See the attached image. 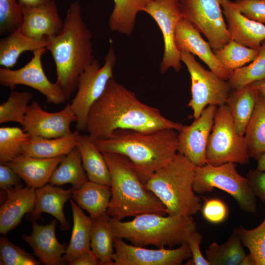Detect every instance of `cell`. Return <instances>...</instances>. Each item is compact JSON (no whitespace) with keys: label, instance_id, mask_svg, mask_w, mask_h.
Here are the masks:
<instances>
[{"label":"cell","instance_id":"6da1fadb","mask_svg":"<svg viewBox=\"0 0 265 265\" xmlns=\"http://www.w3.org/2000/svg\"><path fill=\"white\" fill-rule=\"evenodd\" d=\"M183 126L165 118L158 108L141 102L112 78L89 110L86 131L95 141L109 138L120 129L150 132L173 129L179 132Z\"/></svg>","mask_w":265,"mask_h":265},{"label":"cell","instance_id":"7a4b0ae2","mask_svg":"<svg viewBox=\"0 0 265 265\" xmlns=\"http://www.w3.org/2000/svg\"><path fill=\"white\" fill-rule=\"evenodd\" d=\"M92 37L78 1L70 4L60 32L45 37L46 49L55 65L56 82L62 88L67 100L77 89L81 72L95 59Z\"/></svg>","mask_w":265,"mask_h":265},{"label":"cell","instance_id":"3957f363","mask_svg":"<svg viewBox=\"0 0 265 265\" xmlns=\"http://www.w3.org/2000/svg\"><path fill=\"white\" fill-rule=\"evenodd\" d=\"M94 142L102 153L128 157L145 185L155 172L167 164L178 153V132L173 129L150 132L120 129L109 138Z\"/></svg>","mask_w":265,"mask_h":265},{"label":"cell","instance_id":"277c9868","mask_svg":"<svg viewBox=\"0 0 265 265\" xmlns=\"http://www.w3.org/2000/svg\"><path fill=\"white\" fill-rule=\"evenodd\" d=\"M103 154L111 177V196L106 211L109 216L122 220L145 213L167 215L164 205L147 189L128 157L115 153Z\"/></svg>","mask_w":265,"mask_h":265},{"label":"cell","instance_id":"5b68a950","mask_svg":"<svg viewBox=\"0 0 265 265\" xmlns=\"http://www.w3.org/2000/svg\"><path fill=\"white\" fill-rule=\"evenodd\" d=\"M109 223L115 237L127 239L134 245H151L158 248L180 245L197 230L192 216L145 213L128 221L109 216Z\"/></svg>","mask_w":265,"mask_h":265},{"label":"cell","instance_id":"8992f818","mask_svg":"<svg viewBox=\"0 0 265 265\" xmlns=\"http://www.w3.org/2000/svg\"><path fill=\"white\" fill-rule=\"evenodd\" d=\"M195 167L178 152L145 184L147 189L164 205L167 215L192 216L201 211V199L195 195L193 187Z\"/></svg>","mask_w":265,"mask_h":265},{"label":"cell","instance_id":"52a82bcc","mask_svg":"<svg viewBox=\"0 0 265 265\" xmlns=\"http://www.w3.org/2000/svg\"><path fill=\"white\" fill-rule=\"evenodd\" d=\"M193 187L198 194L211 192L215 188L221 189L229 194L242 210L250 213L257 211L256 196L247 178L237 171L235 163L196 166Z\"/></svg>","mask_w":265,"mask_h":265},{"label":"cell","instance_id":"ba28073f","mask_svg":"<svg viewBox=\"0 0 265 265\" xmlns=\"http://www.w3.org/2000/svg\"><path fill=\"white\" fill-rule=\"evenodd\" d=\"M249 158L245 136L237 132L228 106H218L208 140L207 163L216 166L231 162L244 165L249 163Z\"/></svg>","mask_w":265,"mask_h":265},{"label":"cell","instance_id":"9c48e42d","mask_svg":"<svg viewBox=\"0 0 265 265\" xmlns=\"http://www.w3.org/2000/svg\"><path fill=\"white\" fill-rule=\"evenodd\" d=\"M116 59L113 47L110 46L103 66L94 59L80 75L77 92L71 103L77 118L76 127L78 131H86L89 110L103 93L109 80L113 78Z\"/></svg>","mask_w":265,"mask_h":265},{"label":"cell","instance_id":"30bf717a","mask_svg":"<svg viewBox=\"0 0 265 265\" xmlns=\"http://www.w3.org/2000/svg\"><path fill=\"white\" fill-rule=\"evenodd\" d=\"M180 53L181 60L190 76L191 99L187 106L192 109L194 119L209 105L219 106L226 104L231 89L228 82L206 69L193 54L186 51Z\"/></svg>","mask_w":265,"mask_h":265},{"label":"cell","instance_id":"8fae6325","mask_svg":"<svg viewBox=\"0 0 265 265\" xmlns=\"http://www.w3.org/2000/svg\"><path fill=\"white\" fill-rule=\"evenodd\" d=\"M221 0H180L183 17L208 39L214 52L231 40L221 8Z\"/></svg>","mask_w":265,"mask_h":265},{"label":"cell","instance_id":"7c38bea8","mask_svg":"<svg viewBox=\"0 0 265 265\" xmlns=\"http://www.w3.org/2000/svg\"><path fill=\"white\" fill-rule=\"evenodd\" d=\"M46 51V48L34 51L31 60L19 69L0 68V85L11 90L17 85H26L38 90L46 98L48 103L59 105L65 103L67 99L62 88L56 82H51L43 70L42 57Z\"/></svg>","mask_w":265,"mask_h":265},{"label":"cell","instance_id":"4fadbf2b","mask_svg":"<svg viewBox=\"0 0 265 265\" xmlns=\"http://www.w3.org/2000/svg\"><path fill=\"white\" fill-rule=\"evenodd\" d=\"M158 24L163 35L164 52L160 65V72L165 73L170 68L179 72L181 64L180 53L174 42L175 28L183 18L178 0H149L142 9Z\"/></svg>","mask_w":265,"mask_h":265},{"label":"cell","instance_id":"5bb4252c","mask_svg":"<svg viewBox=\"0 0 265 265\" xmlns=\"http://www.w3.org/2000/svg\"><path fill=\"white\" fill-rule=\"evenodd\" d=\"M114 265H180L191 257L186 242L178 248L148 249L128 244L123 239L114 238Z\"/></svg>","mask_w":265,"mask_h":265},{"label":"cell","instance_id":"9a60e30c","mask_svg":"<svg viewBox=\"0 0 265 265\" xmlns=\"http://www.w3.org/2000/svg\"><path fill=\"white\" fill-rule=\"evenodd\" d=\"M76 120L71 103L59 111L49 112L43 110L37 101H33L25 116L23 126L24 130L31 136L54 138L72 133L70 125Z\"/></svg>","mask_w":265,"mask_h":265},{"label":"cell","instance_id":"2e32d148","mask_svg":"<svg viewBox=\"0 0 265 265\" xmlns=\"http://www.w3.org/2000/svg\"><path fill=\"white\" fill-rule=\"evenodd\" d=\"M217 108L216 106H208L191 124L184 125L178 132V152L184 155L196 166L207 163L208 140Z\"/></svg>","mask_w":265,"mask_h":265},{"label":"cell","instance_id":"e0dca14e","mask_svg":"<svg viewBox=\"0 0 265 265\" xmlns=\"http://www.w3.org/2000/svg\"><path fill=\"white\" fill-rule=\"evenodd\" d=\"M174 42L179 52L186 51L197 55L217 76L225 80H228L230 72L217 59L209 43L204 40L200 32L184 18L177 25Z\"/></svg>","mask_w":265,"mask_h":265},{"label":"cell","instance_id":"ac0fdd59","mask_svg":"<svg viewBox=\"0 0 265 265\" xmlns=\"http://www.w3.org/2000/svg\"><path fill=\"white\" fill-rule=\"evenodd\" d=\"M57 219L45 225L31 221L32 230L30 235L22 234L23 238L31 247L33 254L41 264L45 265H64L63 256L68 244L61 243L57 240L55 229Z\"/></svg>","mask_w":265,"mask_h":265},{"label":"cell","instance_id":"d6986e66","mask_svg":"<svg viewBox=\"0 0 265 265\" xmlns=\"http://www.w3.org/2000/svg\"><path fill=\"white\" fill-rule=\"evenodd\" d=\"M23 22L20 30L26 36L37 39L58 34L63 21L54 0L35 7L21 8Z\"/></svg>","mask_w":265,"mask_h":265},{"label":"cell","instance_id":"ffe728a7","mask_svg":"<svg viewBox=\"0 0 265 265\" xmlns=\"http://www.w3.org/2000/svg\"><path fill=\"white\" fill-rule=\"evenodd\" d=\"M221 5L231 40L258 50L265 40V26L245 17L230 0H221Z\"/></svg>","mask_w":265,"mask_h":265},{"label":"cell","instance_id":"44dd1931","mask_svg":"<svg viewBox=\"0 0 265 265\" xmlns=\"http://www.w3.org/2000/svg\"><path fill=\"white\" fill-rule=\"evenodd\" d=\"M5 200L0 207V233L6 235L34 209L35 189L21 184L3 191Z\"/></svg>","mask_w":265,"mask_h":265},{"label":"cell","instance_id":"7402d4cb","mask_svg":"<svg viewBox=\"0 0 265 265\" xmlns=\"http://www.w3.org/2000/svg\"><path fill=\"white\" fill-rule=\"evenodd\" d=\"M75 189L72 186L65 189L50 184L35 189V207L31 213L26 214L27 219L31 221L36 220L40 217L41 213L46 212L60 222L61 230H68L70 226L65 217L63 207L72 197Z\"/></svg>","mask_w":265,"mask_h":265},{"label":"cell","instance_id":"603a6c76","mask_svg":"<svg viewBox=\"0 0 265 265\" xmlns=\"http://www.w3.org/2000/svg\"><path fill=\"white\" fill-rule=\"evenodd\" d=\"M64 157L41 159L22 155L6 164L20 176L27 186L37 189L49 182Z\"/></svg>","mask_w":265,"mask_h":265},{"label":"cell","instance_id":"cb8c5ba5","mask_svg":"<svg viewBox=\"0 0 265 265\" xmlns=\"http://www.w3.org/2000/svg\"><path fill=\"white\" fill-rule=\"evenodd\" d=\"M76 147L88 180L110 186L109 168L103 154L89 134H80Z\"/></svg>","mask_w":265,"mask_h":265},{"label":"cell","instance_id":"d4e9b609","mask_svg":"<svg viewBox=\"0 0 265 265\" xmlns=\"http://www.w3.org/2000/svg\"><path fill=\"white\" fill-rule=\"evenodd\" d=\"M80 134L76 130L70 135L58 138L31 136L24 146L23 155L41 159L65 156L76 147Z\"/></svg>","mask_w":265,"mask_h":265},{"label":"cell","instance_id":"484cf974","mask_svg":"<svg viewBox=\"0 0 265 265\" xmlns=\"http://www.w3.org/2000/svg\"><path fill=\"white\" fill-rule=\"evenodd\" d=\"M111 196L109 186L89 180L75 189L72 194L73 200L86 210L92 219L106 212Z\"/></svg>","mask_w":265,"mask_h":265},{"label":"cell","instance_id":"4316f807","mask_svg":"<svg viewBox=\"0 0 265 265\" xmlns=\"http://www.w3.org/2000/svg\"><path fill=\"white\" fill-rule=\"evenodd\" d=\"M73 227L70 241L63 256L64 264H68L83 253L91 250L90 235L92 219L87 216L82 209L70 199Z\"/></svg>","mask_w":265,"mask_h":265},{"label":"cell","instance_id":"83f0119b","mask_svg":"<svg viewBox=\"0 0 265 265\" xmlns=\"http://www.w3.org/2000/svg\"><path fill=\"white\" fill-rule=\"evenodd\" d=\"M259 92L252 83L230 94L226 104L232 115L237 132L244 136L253 113Z\"/></svg>","mask_w":265,"mask_h":265},{"label":"cell","instance_id":"f1b7e54d","mask_svg":"<svg viewBox=\"0 0 265 265\" xmlns=\"http://www.w3.org/2000/svg\"><path fill=\"white\" fill-rule=\"evenodd\" d=\"M46 38L37 39L28 37L18 29L0 40V65L11 68L17 63L20 55L26 51L46 48Z\"/></svg>","mask_w":265,"mask_h":265},{"label":"cell","instance_id":"f546056e","mask_svg":"<svg viewBox=\"0 0 265 265\" xmlns=\"http://www.w3.org/2000/svg\"><path fill=\"white\" fill-rule=\"evenodd\" d=\"M114 238L106 212L92 219L90 247L102 265H114L112 260L114 252Z\"/></svg>","mask_w":265,"mask_h":265},{"label":"cell","instance_id":"4dcf8cb0","mask_svg":"<svg viewBox=\"0 0 265 265\" xmlns=\"http://www.w3.org/2000/svg\"><path fill=\"white\" fill-rule=\"evenodd\" d=\"M88 180L80 153L75 147L63 157L53 173L49 183L53 186L71 184L77 189Z\"/></svg>","mask_w":265,"mask_h":265},{"label":"cell","instance_id":"1f68e13d","mask_svg":"<svg viewBox=\"0 0 265 265\" xmlns=\"http://www.w3.org/2000/svg\"><path fill=\"white\" fill-rule=\"evenodd\" d=\"M237 228L224 243H211L205 251L206 258L210 265H239L246 256Z\"/></svg>","mask_w":265,"mask_h":265},{"label":"cell","instance_id":"d6a6232c","mask_svg":"<svg viewBox=\"0 0 265 265\" xmlns=\"http://www.w3.org/2000/svg\"><path fill=\"white\" fill-rule=\"evenodd\" d=\"M244 136L250 158L257 159L265 153V98L260 93Z\"/></svg>","mask_w":265,"mask_h":265},{"label":"cell","instance_id":"836d02e7","mask_svg":"<svg viewBox=\"0 0 265 265\" xmlns=\"http://www.w3.org/2000/svg\"><path fill=\"white\" fill-rule=\"evenodd\" d=\"M149 0H114V7L109 17L110 28L130 36L133 30L136 15Z\"/></svg>","mask_w":265,"mask_h":265},{"label":"cell","instance_id":"e575fe53","mask_svg":"<svg viewBox=\"0 0 265 265\" xmlns=\"http://www.w3.org/2000/svg\"><path fill=\"white\" fill-rule=\"evenodd\" d=\"M31 135L17 127L0 128V164L7 163L23 155Z\"/></svg>","mask_w":265,"mask_h":265},{"label":"cell","instance_id":"d590c367","mask_svg":"<svg viewBox=\"0 0 265 265\" xmlns=\"http://www.w3.org/2000/svg\"><path fill=\"white\" fill-rule=\"evenodd\" d=\"M265 79V40L258 50L257 57L246 66L230 72L228 82L234 90Z\"/></svg>","mask_w":265,"mask_h":265},{"label":"cell","instance_id":"8d00e7d4","mask_svg":"<svg viewBox=\"0 0 265 265\" xmlns=\"http://www.w3.org/2000/svg\"><path fill=\"white\" fill-rule=\"evenodd\" d=\"M214 53L219 61L230 72L253 61L258 55V50L248 48L233 40Z\"/></svg>","mask_w":265,"mask_h":265},{"label":"cell","instance_id":"74e56055","mask_svg":"<svg viewBox=\"0 0 265 265\" xmlns=\"http://www.w3.org/2000/svg\"><path fill=\"white\" fill-rule=\"evenodd\" d=\"M33 95L28 91H11L7 101L0 105V123L15 122L22 126Z\"/></svg>","mask_w":265,"mask_h":265},{"label":"cell","instance_id":"f35d334b","mask_svg":"<svg viewBox=\"0 0 265 265\" xmlns=\"http://www.w3.org/2000/svg\"><path fill=\"white\" fill-rule=\"evenodd\" d=\"M237 229L242 243L248 248L255 265H265V218L254 229L248 230L243 226Z\"/></svg>","mask_w":265,"mask_h":265},{"label":"cell","instance_id":"ab89813d","mask_svg":"<svg viewBox=\"0 0 265 265\" xmlns=\"http://www.w3.org/2000/svg\"><path fill=\"white\" fill-rule=\"evenodd\" d=\"M41 263L3 235L0 239V265H40Z\"/></svg>","mask_w":265,"mask_h":265},{"label":"cell","instance_id":"60d3db41","mask_svg":"<svg viewBox=\"0 0 265 265\" xmlns=\"http://www.w3.org/2000/svg\"><path fill=\"white\" fill-rule=\"evenodd\" d=\"M22 8L16 0H0V34L11 33L21 28Z\"/></svg>","mask_w":265,"mask_h":265},{"label":"cell","instance_id":"b9f144b4","mask_svg":"<svg viewBox=\"0 0 265 265\" xmlns=\"http://www.w3.org/2000/svg\"><path fill=\"white\" fill-rule=\"evenodd\" d=\"M202 206V214L207 221L217 224L223 221L228 214V209L225 204L217 199H205Z\"/></svg>","mask_w":265,"mask_h":265},{"label":"cell","instance_id":"7bdbcfd3","mask_svg":"<svg viewBox=\"0 0 265 265\" xmlns=\"http://www.w3.org/2000/svg\"><path fill=\"white\" fill-rule=\"evenodd\" d=\"M234 2L245 17L262 24L265 23V0H236Z\"/></svg>","mask_w":265,"mask_h":265},{"label":"cell","instance_id":"ee69618b","mask_svg":"<svg viewBox=\"0 0 265 265\" xmlns=\"http://www.w3.org/2000/svg\"><path fill=\"white\" fill-rule=\"evenodd\" d=\"M202 236L197 230L192 233L188 237L186 242L191 253V259H189L187 263L194 265H210L208 261L205 258L200 250V245Z\"/></svg>","mask_w":265,"mask_h":265},{"label":"cell","instance_id":"f6af8a7d","mask_svg":"<svg viewBox=\"0 0 265 265\" xmlns=\"http://www.w3.org/2000/svg\"><path fill=\"white\" fill-rule=\"evenodd\" d=\"M20 176L7 164L0 165V188L4 191L21 185Z\"/></svg>","mask_w":265,"mask_h":265},{"label":"cell","instance_id":"bcb514c9","mask_svg":"<svg viewBox=\"0 0 265 265\" xmlns=\"http://www.w3.org/2000/svg\"><path fill=\"white\" fill-rule=\"evenodd\" d=\"M246 178L256 197L265 203V171H251Z\"/></svg>","mask_w":265,"mask_h":265},{"label":"cell","instance_id":"7dc6e473","mask_svg":"<svg viewBox=\"0 0 265 265\" xmlns=\"http://www.w3.org/2000/svg\"><path fill=\"white\" fill-rule=\"evenodd\" d=\"M69 265H102L101 261L91 251L85 252L71 261Z\"/></svg>","mask_w":265,"mask_h":265},{"label":"cell","instance_id":"c3c4849f","mask_svg":"<svg viewBox=\"0 0 265 265\" xmlns=\"http://www.w3.org/2000/svg\"><path fill=\"white\" fill-rule=\"evenodd\" d=\"M51 0H18L21 8H29L45 4Z\"/></svg>","mask_w":265,"mask_h":265},{"label":"cell","instance_id":"681fc988","mask_svg":"<svg viewBox=\"0 0 265 265\" xmlns=\"http://www.w3.org/2000/svg\"><path fill=\"white\" fill-rule=\"evenodd\" d=\"M259 92L265 98V79L253 83Z\"/></svg>","mask_w":265,"mask_h":265},{"label":"cell","instance_id":"f907efd6","mask_svg":"<svg viewBox=\"0 0 265 265\" xmlns=\"http://www.w3.org/2000/svg\"><path fill=\"white\" fill-rule=\"evenodd\" d=\"M257 170L261 171H265V153L262 154L260 157L257 159Z\"/></svg>","mask_w":265,"mask_h":265},{"label":"cell","instance_id":"816d5d0a","mask_svg":"<svg viewBox=\"0 0 265 265\" xmlns=\"http://www.w3.org/2000/svg\"><path fill=\"white\" fill-rule=\"evenodd\" d=\"M239 265H255L254 260L251 255H246Z\"/></svg>","mask_w":265,"mask_h":265}]
</instances>
